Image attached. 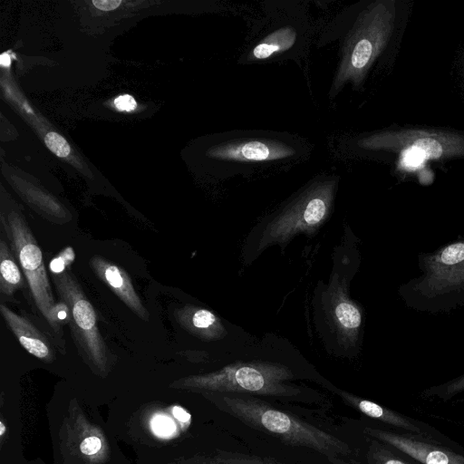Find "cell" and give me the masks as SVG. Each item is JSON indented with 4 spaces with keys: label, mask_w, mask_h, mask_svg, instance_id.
<instances>
[{
    "label": "cell",
    "mask_w": 464,
    "mask_h": 464,
    "mask_svg": "<svg viewBox=\"0 0 464 464\" xmlns=\"http://www.w3.org/2000/svg\"><path fill=\"white\" fill-rule=\"evenodd\" d=\"M56 289L67 305L75 337L92 363L103 370L107 363L106 346L96 324V314L80 285L69 273L54 275Z\"/></svg>",
    "instance_id": "ba28073f"
},
{
    "label": "cell",
    "mask_w": 464,
    "mask_h": 464,
    "mask_svg": "<svg viewBox=\"0 0 464 464\" xmlns=\"http://www.w3.org/2000/svg\"><path fill=\"white\" fill-rule=\"evenodd\" d=\"M0 311L6 324L29 353L45 362L53 361V352L47 339L31 322L4 304L0 305Z\"/></svg>",
    "instance_id": "7c38bea8"
},
{
    "label": "cell",
    "mask_w": 464,
    "mask_h": 464,
    "mask_svg": "<svg viewBox=\"0 0 464 464\" xmlns=\"http://www.w3.org/2000/svg\"><path fill=\"white\" fill-rule=\"evenodd\" d=\"M298 153L293 143L285 138L258 133L228 134L212 147L209 156L228 167H266L270 164L292 160Z\"/></svg>",
    "instance_id": "52a82bcc"
},
{
    "label": "cell",
    "mask_w": 464,
    "mask_h": 464,
    "mask_svg": "<svg viewBox=\"0 0 464 464\" xmlns=\"http://www.w3.org/2000/svg\"><path fill=\"white\" fill-rule=\"evenodd\" d=\"M292 370L284 363L261 360H238L222 368L179 381V387L218 393H246L289 397L300 393L290 385Z\"/></svg>",
    "instance_id": "3957f363"
},
{
    "label": "cell",
    "mask_w": 464,
    "mask_h": 464,
    "mask_svg": "<svg viewBox=\"0 0 464 464\" xmlns=\"http://www.w3.org/2000/svg\"><path fill=\"white\" fill-rule=\"evenodd\" d=\"M151 428L157 436L170 438L175 433L176 424L169 417L160 414L151 420Z\"/></svg>",
    "instance_id": "7402d4cb"
},
{
    "label": "cell",
    "mask_w": 464,
    "mask_h": 464,
    "mask_svg": "<svg viewBox=\"0 0 464 464\" xmlns=\"http://www.w3.org/2000/svg\"><path fill=\"white\" fill-rule=\"evenodd\" d=\"M388 22L387 13L381 5L361 14L343 44L332 93L338 92L349 82L358 85L362 81L386 42Z\"/></svg>",
    "instance_id": "5b68a950"
},
{
    "label": "cell",
    "mask_w": 464,
    "mask_h": 464,
    "mask_svg": "<svg viewBox=\"0 0 464 464\" xmlns=\"http://www.w3.org/2000/svg\"><path fill=\"white\" fill-rule=\"evenodd\" d=\"M24 285L21 271L14 260L7 245L0 241V291L6 296Z\"/></svg>",
    "instance_id": "e0dca14e"
},
{
    "label": "cell",
    "mask_w": 464,
    "mask_h": 464,
    "mask_svg": "<svg viewBox=\"0 0 464 464\" xmlns=\"http://www.w3.org/2000/svg\"><path fill=\"white\" fill-rule=\"evenodd\" d=\"M327 460L330 464H364L349 457L347 459H343L342 457H330L327 458Z\"/></svg>",
    "instance_id": "4316f807"
},
{
    "label": "cell",
    "mask_w": 464,
    "mask_h": 464,
    "mask_svg": "<svg viewBox=\"0 0 464 464\" xmlns=\"http://www.w3.org/2000/svg\"><path fill=\"white\" fill-rule=\"evenodd\" d=\"M5 430H6V428H5V425L4 424V422L1 420L0 421V436L3 437L5 433Z\"/></svg>",
    "instance_id": "f546056e"
},
{
    "label": "cell",
    "mask_w": 464,
    "mask_h": 464,
    "mask_svg": "<svg viewBox=\"0 0 464 464\" xmlns=\"http://www.w3.org/2000/svg\"><path fill=\"white\" fill-rule=\"evenodd\" d=\"M74 253L72 247L64 249L58 256L50 263V269L54 275L63 273L65 267L72 263Z\"/></svg>",
    "instance_id": "603a6c76"
},
{
    "label": "cell",
    "mask_w": 464,
    "mask_h": 464,
    "mask_svg": "<svg viewBox=\"0 0 464 464\" xmlns=\"http://www.w3.org/2000/svg\"><path fill=\"white\" fill-rule=\"evenodd\" d=\"M338 179L322 177L309 183L263 228L257 250L273 243H285L297 232L310 233L324 221L331 211Z\"/></svg>",
    "instance_id": "277c9868"
},
{
    "label": "cell",
    "mask_w": 464,
    "mask_h": 464,
    "mask_svg": "<svg viewBox=\"0 0 464 464\" xmlns=\"http://www.w3.org/2000/svg\"><path fill=\"white\" fill-rule=\"evenodd\" d=\"M364 434L389 444L422 464H464V457L446 449L394 432L365 427Z\"/></svg>",
    "instance_id": "9c48e42d"
},
{
    "label": "cell",
    "mask_w": 464,
    "mask_h": 464,
    "mask_svg": "<svg viewBox=\"0 0 464 464\" xmlns=\"http://www.w3.org/2000/svg\"><path fill=\"white\" fill-rule=\"evenodd\" d=\"M26 277L34 304L55 333H61L60 320L48 280L42 251L23 217L12 212L5 225Z\"/></svg>",
    "instance_id": "8992f818"
},
{
    "label": "cell",
    "mask_w": 464,
    "mask_h": 464,
    "mask_svg": "<svg viewBox=\"0 0 464 464\" xmlns=\"http://www.w3.org/2000/svg\"><path fill=\"white\" fill-rule=\"evenodd\" d=\"M44 142L48 149L60 158L67 157L71 151L66 140L54 131H50L45 135Z\"/></svg>",
    "instance_id": "44dd1931"
},
{
    "label": "cell",
    "mask_w": 464,
    "mask_h": 464,
    "mask_svg": "<svg viewBox=\"0 0 464 464\" xmlns=\"http://www.w3.org/2000/svg\"><path fill=\"white\" fill-rule=\"evenodd\" d=\"M366 459L369 464H410L394 456L374 439L371 440Z\"/></svg>",
    "instance_id": "d6986e66"
},
{
    "label": "cell",
    "mask_w": 464,
    "mask_h": 464,
    "mask_svg": "<svg viewBox=\"0 0 464 464\" xmlns=\"http://www.w3.org/2000/svg\"><path fill=\"white\" fill-rule=\"evenodd\" d=\"M90 266L98 277L102 280L119 298L141 319L148 320L149 314L134 290L130 278L119 266L94 256Z\"/></svg>",
    "instance_id": "30bf717a"
},
{
    "label": "cell",
    "mask_w": 464,
    "mask_h": 464,
    "mask_svg": "<svg viewBox=\"0 0 464 464\" xmlns=\"http://www.w3.org/2000/svg\"><path fill=\"white\" fill-rule=\"evenodd\" d=\"M92 4L95 7L103 11H111L117 8L121 1L120 0H94Z\"/></svg>",
    "instance_id": "d4e9b609"
},
{
    "label": "cell",
    "mask_w": 464,
    "mask_h": 464,
    "mask_svg": "<svg viewBox=\"0 0 464 464\" xmlns=\"http://www.w3.org/2000/svg\"><path fill=\"white\" fill-rule=\"evenodd\" d=\"M335 393L338 394L351 407L370 418L381 420L389 425L401 428L413 433H421V429L420 427L396 411L382 407L366 399L355 396L345 391L336 389Z\"/></svg>",
    "instance_id": "9a60e30c"
},
{
    "label": "cell",
    "mask_w": 464,
    "mask_h": 464,
    "mask_svg": "<svg viewBox=\"0 0 464 464\" xmlns=\"http://www.w3.org/2000/svg\"><path fill=\"white\" fill-rule=\"evenodd\" d=\"M176 318L187 331L205 340H218L227 334L219 318L205 308L184 306L176 313Z\"/></svg>",
    "instance_id": "4fadbf2b"
},
{
    "label": "cell",
    "mask_w": 464,
    "mask_h": 464,
    "mask_svg": "<svg viewBox=\"0 0 464 464\" xmlns=\"http://www.w3.org/2000/svg\"><path fill=\"white\" fill-rule=\"evenodd\" d=\"M222 409L250 428L278 438L291 446L305 447L324 457L348 458L352 450L339 438L246 393H225Z\"/></svg>",
    "instance_id": "7a4b0ae2"
},
{
    "label": "cell",
    "mask_w": 464,
    "mask_h": 464,
    "mask_svg": "<svg viewBox=\"0 0 464 464\" xmlns=\"http://www.w3.org/2000/svg\"><path fill=\"white\" fill-rule=\"evenodd\" d=\"M461 392H464V374L444 384L430 388L426 394L438 396L441 400H449Z\"/></svg>",
    "instance_id": "ffe728a7"
},
{
    "label": "cell",
    "mask_w": 464,
    "mask_h": 464,
    "mask_svg": "<svg viewBox=\"0 0 464 464\" xmlns=\"http://www.w3.org/2000/svg\"><path fill=\"white\" fill-rule=\"evenodd\" d=\"M264 461L266 464H282V463L276 461L274 459H271V458H264Z\"/></svg>",
    "instance_id": "f1b7e54d"
},
{
    "label": "cell",
    "mask_w": 464,
    "mask_h": 464,
    "mask_svg": "<svg viewBox=\"0 0 464 464\" xmlns=\"http://www.w3.org/2000/svg\"><path fill=\"white\" fill-rule=\"evenodd\" d=\"M172 414L180 423L188 424L190 421V414L182 407L173 406Z\"/></svg>",
    "instance_id": "484cf974"
},
{
    "label": "cell",
    "mask_w": 464,
    "mask_h": 464,
    "mask_svg": "<svg viewBox=\"0 0 464 464\" xmlns=\"http://www.w3.org/2000/svg\"><path fill=\"white\" fill-rule=\"evenodd\" d=\"M296 29L290 25H283L261 39L248 55L250 61H262L275 57L291 49L297 41Z\"/></svg>",
    "instance_id": "2e32d148"
},
{
    "label": "cell",
    "mask_w": 464,
    "mask_h": 464,
    "mask_svg": "<svg viewBox=\"0 0 464 464\" xmlns=\"http://www.w3.org/2000/svg\"><path fill=\"white\" fill-rule=\"evenodd\" d=\"M418 265L421 274L398 291L408 308L436 314L464 305V240L420 253Z\"/></svg>",
    "instance_id": "6da1fadb"
},
{
    "label": "cell",
    "mask_w": 464,
    "mask_h": 464,
    "mask_svg": "<svg viewBox=\"0 0 464 464\" xmlns=\"http://www.w3.org/2000/svg\"><path fill=\"white\" fill-rule=\"evenodd\" d=\"M114 103L119 111H133L137 106V103H136L134 98L128 94H123V95L119 96L115 100Z\"/></svg>",
    "instance_id": "cb8c5ba5"
},
{
    "label": "cell",
    "mask_w": 464,
    "mask_h": 464,
    "mask_svg": "<svg viewBox=\"0 0 464 464\" xmlns=\"http://www.w3.org/2000/svg\"><path fill=\"white\" fill-rule=\"evenodd\" d=\"M331 311L333 321L341 334L350 342L357 341L362 322V313L346 296L343 287L334 290Z\"/></svg>",
    "instance_id": "5bb4252c"
},
{
    "label": "cell",
    "mask_w": 464,
    "mask_h": 464,
    "mask_svg": "<svg viewBox=\"0 0 464 464\" xmlns=\"http://www.w3.org/2000/svg\"><path fill=\"white\" fill-rule=\"evenodd\" d=\"M408 160L439 159L443 153L441 143L435 138H421L415 140L411 148L407 151Z\"/></svg>",
    "instance_id": "ac0fdd59"
},
{
    "label": "cell",
    "mask_w": 464,
    "mask_h": 464,
    "mask_svg": "<svg viewBox=\"0 0 464 464\" xmlns=\"http://www.w3.org/2000/svg\"><path fill=\"white\" fill-rule=\"evenodd\" d=\"M1 63L3 66H8V64L10 63V59H9V56L5 53L2 54L1 56Z\"/></svg>",
    "instance_id": "83f0119b"
},
{
    "label": "cell",
    "mask_w": 464,
    "mask_h": 464,
    "mask_svg": "<svg viewBox=\"0 0 464 464\" xmlns=\"http://www.w3.org/2000/svg\"><path fill=\"white\" fill-rule=\"evenodd\" d=\"M69 446L73 452L89 463H102L109 455V448L102 430L91 424L85 419L75 420L71 426Z\"/></svg>",
    "instance_id": "8fae6325"
}]
</instances>
